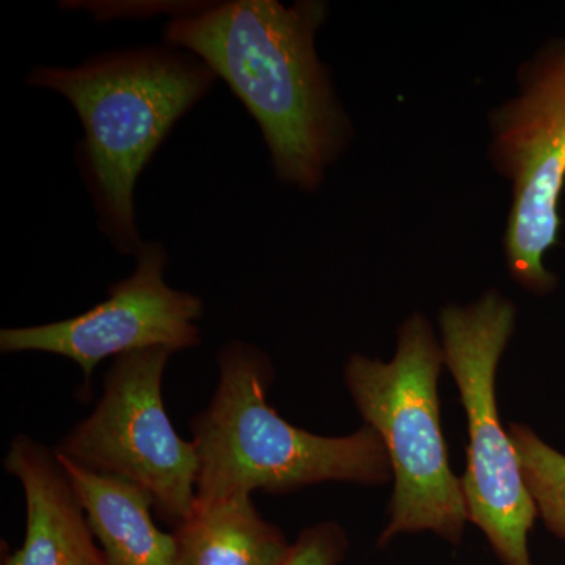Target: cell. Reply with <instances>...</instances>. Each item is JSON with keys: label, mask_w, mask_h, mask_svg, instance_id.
Segmentation results:
<instances>
[{"label": "cell", "mask_w": 565, "mask_h": 565, "mask_svg": "<svg viewBox=\"0 0 565 565\" xmlns=\"http://www.w3.org/2000/svg\"><path fill=\"white\" fill-rule=\"evenodd\" d=\"M327 14L321 0L188 2L162 35L228 85L258 125L277 180L305 193L322 188L355 134L316 51Z\"/></svg>", "instance_id": "1"}, {"label": "cell", "mask_w": 565, "mask_h": 565, "mask_svg": "<svg viewBox=\"0 0 565 565\" xmlns=\"http://www.w3.org/2000/svg\"><path fill=\"white\" fill-rule=\"evenodd\" d=\"M218 77L177 47L137 46L93 55L82 65L35 66L28 84L58 93L76 110L84 136L76 147L82 181L111 247L137 256V180L156 151Z\"/></svg>", "instance_id": "2"}, {"label": "cell", "mask_w": 565, "mask_h": 565, "mask_svg": "<svg viewBox=\"0 0 565 565\" xmlns=\"http://www.w3.org/2000/svg\"><path fill=\"white\" fill-rule=\"evenodd\" d=\"M217 363L214 396L191 424L199 456L195 501L214 503L255 490L288 493L326 481L388 482V452L373 427L321 437L292 426L267 404L274 367L262 349L232 341Z\"/></svg>", "instance_id": "3"}, {"label": "cell", "mask_w": 565, "mask_h": 565, "mask_svg": "<svg viewBox=\"0 0 565 565\" xmlns=\"http://www.w3.org/2000/svg\"><path fill=\"white\" fill-rule=\"evenodd\" d=\"M444 348L426 316L401 323L392 362L352 355L344 377L366 426L381 435L394 476L388 526L379 545L403 533L433 531L462 541L468 519L462 479L449 467L441 433L438 377Z\"/></svg>", "instance_id": "4"}, {"label": "cell", "mask_w": 565, "mask_h": 565, "mask_svg": "<svg viewBox=\"0 0 565 565\" xmlns=\"http://www.w3.org/2000/svg\"><path fill=\"white\" fill-rule=\"evenodd\" d=\"M515 305L497 289L478 302L440 311L441 348L467 412V473L462 478L468 519L504 565H533L527 535L537 508L527 490L519 456L498 415V364L514 334Z\"/></svg>", "instance_id": "5"}, {"label": "cell", "mask_w": 565, "mask_h": 565, "mask_svg": "<svg viewBox=\"0 0 565 565\" xmlns=\"http://www.w3.org/2000/svg\"><path fill=\"white\" fill-rule=\"evenodd\" d=\"M487 156L511 185L504 232L509 274L535 296L556 288L546 253L557 244L565 188V40L544 44L516 73V93L490 110Z\"/></svg>", "instance_id": "6"}, {"label": "cell", "mask_w": 565, "mask_h": 565, "mask_svg": "<svg viewBox=\"0 0 565 565\" xmlns=\"http://www.w3.org/2000/svg\"><path fill=\"white\" fill-rule=\"evenodd\" d=\"M172 355L151 348L117 356L95 411L54 451L93 473L139 486L159 520L177 527L195 504L199 456L163 405L162 379Z\"/></svg>", "instance_id": "7"}, {"label": "cell", "mask_w": 565, "mask_h": 565, "mask_svg": "<svg viewBox=\"0 0 565 565\" xmlns=\"http://www.w3.org/2000/svg\"><path fill=\"white\" fill-rule=\"evenodd\" d=\"M136 258L134 273L110 285L102 303L63 321L2 329L0 351L65 356L81 367L82 388L88 390L93 371L109 356L151 348L173 353L196 348L203 300L167 285L169 255L159 241L145 243Z\"/></svg>", "instance_id": "8"}, {"label": "cell", "mask_w": 565, "mask_h": 565, "mask_svg": "<svg viewBox=\"0 0 565 565\" xmlns=\"http://www.w3.org/2000/svg\"><path fill=\"white\" fill-rule=\"evenodd\" d=\"M3 467L20 481L25 500L24 542L3 565H107L55 451L17 435Z\"/></svg>", "instance_id": "9"}, {"label": "cell", "mask_w": 565, "mask_h": 565, "mask_svg": "<svg viewBox=\"0 0 565 565\" xmlns=\"http://www.w3.org/2000/svg\"><path fill=\"white\" fill-rule=\"evenodd\" d=\"M58 457V456H57ZM107 565H181L174 534L152 520V498L117 476L93 473L61 459Z\"/></svg>", "instance_id": "10"}, {"label": "cell", "mask_w": 565, "mask_h": 565, "mask_svg": "<svg viewBox=\"0 0 565 565\" xmlns=\"http://www.w3.org/2000/svg\"><path fill=\"white\" fill-rule=\"evenodd\" d=\"M181 565H285L292 545L259 514L252 494L199 503L174 527Z\"/></svg>", "instance_id": "11"}, {"label": "cell", "mask_w": 565, "mask_h": 565, "mask_svg": "<svg viewBox=\"0 0 565 565\" xmlns=\"http://www.w3.org/2000/svg\"><path fill=\"white\" fill-rule=\"evenodd\" d=\"M508 434L539 516L553 534L565 539V456L523 424L512 423Z\"/></svg>", "instance_id": "12"}, {"label": "cell", "mask_w": 565, "mask_h": 565, "mask_svg": "<svg viewBox=\"0 0 565 565\" xmlns=\"http://www.w3.org/2000/svg\"><path fill=\"white\" fill-rule=\"evenodd\" d=\"M345 550L344 531L333 522L319 523L299 535L285 565H338Z\"/></svg>", "instance_id": "13"}]
</instances>
